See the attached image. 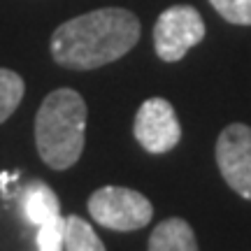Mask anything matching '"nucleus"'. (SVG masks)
<instances>
[{
    "instance_id": "f257e3e1",
    "label": "nucleus",
    "mask_w": 251,
    "mask_h": 251,
    "mask_svg": "<svg viewBox=\"0 0 251 251\" xmlns=\"http://www.w3.org/2000/svg\"><path fill=\"white\" fill-rule=\"evenodd\" d=\"M140 30V19L128 9H93L56 28L51 56L68 70H96L128 54L137 45Z\"/></svg>"
},
{
    "instance_id": "f03ea898",
    "label": "nucleus",
    "mask_w": 251,
    "mask_h": 251,
    "mask_svg": "<svg viewBox=\"0 0 251 251\" xmlns=\"http://www.w3.org/2000/svg\"><path fill=\"white\" fill-rule=\"evenodd\" d=\"M86 135V102L75 89L51 91L35 114V144L51 170H68L79 161Z\"/></svg>"
},
{
    "instance_id": "7ed1b4c3",
    "label": "nucleus",
    "mask_w": 251,
    "mask_h": 251,
    "mask_svg": "<svg viewBox=\"0 0 251 251\" xmlns=\"http://www.w3.org/2000/svg\"><path fill=\"white\" fill-rule=\"evenodd\" d=\"M89 214L102 228L130 233L151 221L153 205L140 191L126 186H102L89 198Z\"/></svg>"
},
{
    "instance_id": "20e7f679",
    "label": "nucleus",
    "mask_w": 251,
    "mask_h": 251,
    "mask_svg": "<svg viewBox=\"0 0 251 251\" xmlns=\"http://www.w3.org/2000/svg\"><path fill=\"white\" fill-rule=\"evenodd\" d=\"M205 21L191 5H172L156 19L153 26V49L165 63H177L188 54L191 47L202 42Z\"/></svg>"
},
{
    "instance_id": "39448f33",
    "label": "nucleus",
    "mask_w": 251,
    "mask_h": 251,
    "mask_svg": "<svg viewBox=\"0 0 251 251\" xmlns=\"http://www.w3.org/2000/svg\"><path fill=\"white\" fill-rule=\"evenodd\" d=\"M216 165L237 196L251 200V128L244 124L226 126L216 140Z\"/></svg>"
},
{
    "instance_id": "423d86ee",
    "label": "nucleus",
    "mask_w": 251,
    "mask_h": 251,
    "mask_svg": "<svg viewBox=\"0 0 251 251\" xmlns=\"http://www.w3.org/2000/svg\"><path fill=\"white\" fill-rule=\"evenodd\" d=\"M135 140L144 151L149 153H168L181 140V126L175 114V107L165 98L144 100L133 126Z\"/></svg>"
},
{
    "instance_id": "0eeeda50",
    "label": "nucleus",
    "mask_w": 251,
    "mask_h": 251,
    "mask_svg": "<svg viewBox=\"0 0 251 251\" xmlns=\"http://www.w3.org/2000/svg\"><path fill=\"white\" fill-rule=\"evenodd\" d=\"M149 251H198L196 233L188 221L172 216L153 228L149 237Z\"/></svg>"
},
{
    "instance_id": "6e6552de",
    "label": "nucleus",
    "mask_w": 251,
    "mask_h": 251,
    "mask_svg": "<svg viewBox=\"0 0 251 251\" xmlns=\"http://www.w3.org/2000/svg\"><path fill=\"white\" fill-rule=\"evenodd\" d=\"M24 212L30 224L42 226L45 221L61 214V205L56 198L54 188L47 186L45 181H33L28 184L26 196H24Z\"/></svg>"
},
{
    "instance_id": "1a4fd4ad",
    "label": "nucleus",
    "mask_w": 251,
    "mask_h": 251,
    "mask_svg": "<svg viewBox=\"0 0 251 251\" xmlns=\"http://www.w3.org/2000/svg\"><path fill=\"white\" fill-rule=\"evenodd\" d=\"M65 251H105V244L81 216L65 219Z\"/></svg>"
},
{
    "instance_id": "9d476101",
    "label": "nucleus",
    "mask_w": 251,
    "mask_h": 251,
    "mask_svg": "<svg viewBox=\"0 0 251 251\" xmlns=\"http://www.w3.org/2000/svg\"><path fill=\"white\" fill-rule=\"evenodd\" d=\"M26 84L14 70L0 68V124L7 121L24 100Z\"/></svg>"
},
{
    "instance_id": "9b49d317",
    "label": "nucleus",
    "mask_w": 251,
    "mask_h": 251,
    "mask_svg": "<svg viewBox=\"0 0 251 251\" xmlns=\"http://www.w3.org/2000/svg\"><path fill=\"white\" fill-rule=\"evenodd\" d=\"M37 251H63L65 249V219L61 214L37 226Z\"/></svg>"
},
{
    "instance_id": "f8f14e48",
    "label": "nucleus",
    "mask_w": 251,
    "mask_h": 251,
    "mask_svg": "<svg viewBox=\"0 0 251 251\" xmlns=\"http://www.w3.org/2000/svg\"><path fill=\"white\" fill-rule=\"evenodd\" d=\"M212 7L235 26H251V0H209Z\"/></svg>"
}]
</instances>
